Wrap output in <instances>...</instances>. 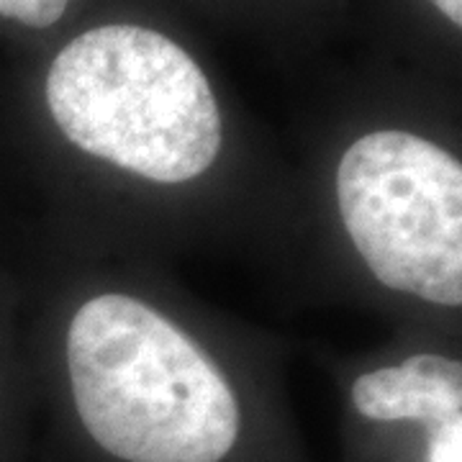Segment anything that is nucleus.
Instances as JSON below:
<instances>
[{
  "label": "nucleus",
  "instance_id": "obj_3",
  "mask_svg": "<svg viewBox=\"0 0 462 462\" xmlns=\"http://www.w3.org/2000/svg\"><path fill=\"white\" fill-rule=\"evenodd\" d=\"M346 234L383 285L462 303V167L409 132H373L337 170Z\"/></svg>",
  "mask_w": 462,
  "mask_h": 462
},
{
  "label": "nucleus",
  "instance_id": "obj_5",
  "mask_svg": "<svg viewBox=\"0 0 462 462\" xmlns=\"http://www.w3.org/2000/svg\"><path fill=\"white\" fill-rule=\"evenodd\" d=\"M67 0H0V16L21 21L32 29H47L65 14Z\"/></svg>",
  "mask_w": 462,
  "mask_h": 462
},
{
  "label": "nucleus",
  "instance_id": "obj_1",
  "mask_svg": "<svg viewBox=\"0 0 462 462\" xmlns=\"http://www.w3.org/2000/svg\"><path fill=\"white\" fill-rule=\"evenodd\" d=\"M85 430L126 462H221L242 413L214 360L142 300H88L67 334Z\"/></svg>",
  "mask_w": 462,
  "mask_h": 462
},
{
  "label": "nucleus",
  "instance_id": "obj_6",
  "mask_svg": "<svg viewBox=\"0 0 462 462\" xmlns=\"http://www.w3.org/2000/svg\"><path fill=\"white\" fill-rule=\"evenodd\" d=\"M427 462H462V419L434 427L427 447Z\"/></svg>",
  "mask_w": 462,
  "mask_h": 462
},
{
  "label": "nucleus",
  "instance_id": "obj_7",
  "mask_svg": "<svg viewBox=\"0 0 462 462\" xmlns=\"http://www.w3.org/2000/svg\"><path fill=\"white\" fill-rule=\"evenodd\" d=\"M452 23H462V0H431Z\"/></svg>",
  "mask_w": 462,
  "mask_h": 462
},
{
  "label": "nucleus",
  "instance_id": "obj_4",
  "mask_svg": "<svg viewBox=\"0 0 462 462\" xmlns=\"http://www.w3.org/2000/svg\"><path fill=\"white\" fill-rule=\"evenodd\" d=\"M355 409L373 421L445 424L462 419V365L442 355H413L398 367H383L355 380Z\"/></svg>",
  "mask_w": 462,
  "mask_h": 462
},
{
  "label": "nucleus",
  "instance_id": "obj_2",
  "mask_svg": "<svg viewBox=\"0 0 462 462\" xmlns=\"http://www.w3.org/2000/svg\"><path fill=\"white\" fill-rule=\"evenodd\" d=\"M47 103L75 147L147 180H193L221 149L206 75L144 26L111 23L69 42L50 69Z\"/></svg>",
  "mask_w": 462,
  "mask_h": 462
}]
</instances>
